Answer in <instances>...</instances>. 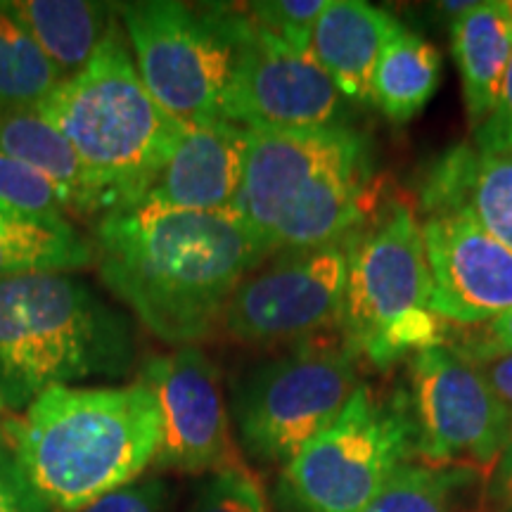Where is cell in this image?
<instances>
[{
    "label": "cell",
    "mask_w": 512,
    "mask_h": 512,
    "mask_svg": "<svg viewBox=\"0 0 512 512\" xmlns=\"http://www.w3.org/2000/svg\"><path fill=\"white\" fill-rule=\"evenodd\" d=\"M477 3H456V0H448V3H439V10L448 12V15H453V19H458L460 15H465L467 10L475 8Z\"/></svg>",
    "instance_id": "obj_34"
},
{
    "label": "cell",
    "mask_w": 512,
    "mask_h": 512,
    "mask_svg": "<svg viewBox=\"0 0 512 512\" xmlns=\"http://www.w3.org/2000/svg\"><path fill=\"white\" fill-rule=\"evenodd\" d=\"M223 119L247 131L347 126V100L311 48L268 34L247 15Z\"/></svg>",
    "instance_id": "obj_12"
},
{
    "label": "cell",
    "mask_w": 512,
    "mask_h": 512,
    "mask_svg": "<svg viewBox=\"0 0 512 512\" xmlns=\"http://www.w3.org/2000/svg\"><path fill=\"white\" fill-rule=\"evenodd\" d=\"M415 453L432 467L489 472L512 439V418L475 363L448 344L408 358Z\"/></svg>",
    "instance_id": "obj_11"
},
{
    "label": "cell",
    "mask_w": 512,
    "mask_h": 512,
    "mask_svg": "<svg viewBox=\"0 0 512 512\" xmlns=\"http://www.w3.org/2000/svg\"><path fill=\"white\" fill-rule=\"evenodd\" d=\"M467 470L432 465H403L377 494L366 512H453V494Z\"/></svg>",
    "instance_id": "obj_23"
},
{
    "label": "cell",
    "mask_w": 512,
    "mask_h": 512,
    "mask_svg": "<svg viewBox=\"0 0 512 512\" xmlns=\"http://www.w3.org/2000/svg\"><path fill=\"white\" fill-rule=\"evenodd\" d=\"M249 131L230 121L185 124L176 152L140 202L178 211H226L245 176Z\"/></svg>",
    "instance_id": "obj_15"
},
{
    "label": "cell",
    "mask_w": 512,
    "mask_h": 512,
    "mask_svg": "<svg viewBox=\"0 0 512 512\" xmlns=\"http://www.w3.org/2000/svg\"><path fill=\"white\" fill-rule=\"evenodd\" d=\"M136 325L74 273L0 280V399L22 413L53 387L117 380L136 363Z\"/></svg>",
    "instance_id": "obj_4"
},
{
    "label": "cell",
    "mask_w": 512,
    "mask_h": 512,
    "mask_svg": "<svg viewBox=\"0 0 512 512\" xmlns=\"http://www.w3.org/2000/svg\"><path fill=\"white\" fill-rule=\"evenodd\" d=\"M356 233L266 256L233 292L221 330L238 344L275 347L311 342L339 328Z\"/></svg>",
    "instance_id": "obj_10"
},
{
    "label": "cell",
    "mask_w": 512,
    "mask_h": 512,
    "mask_svg": "<svg viewBox=\"0 0 512 512\" xmlns=\"http://www.w3.org/2000/svg\"><path fill=\"white\" fill-rule=\"evenodd\" d=\"M171 489L159 477H140L112 494L83 508L81 512H166Z\"/></svg>",
    "instance_id": "obj_28"
},
{
    "label": "cell",
    "mask_w": 512,
    "mask_h": 512,
    "mask_svg": "<svg viewBox=\"0 0 512 512\" xmlns=\"http://www.w3.org/2000/svg\"><path fill=\"white\" fill-rule=\"evenodd\" d=\"M413 453L408 394L361 382L335 422L285 465L280 494L297 512H366Z\"/></svg>",
    "instance_id": "obj_8"
},
{
    "label": "cell",
    "mask_w": 512,
    "mask_h": 512,
    "mask_svg": "<svg viewBox=\"0 0 512 512\" xmlns=\"http://www.w3.org/2000/svg\"><path fill=\"white\" fill-rule=\"evenodd\" d=\"M95 264L93 242L72 221H48L0 207V280L74 273Z\"/></svg>",
    "instance_id": "obj_20"
},
{
    "label": "cell",
    "mask_w": 512,
    "mask_h": 512,
    "mask_svg": "<svg viewBox=\"0 0 512 512\" xmlns=\"http://www.w3.org/2000/svg\"><path fill=\"white\" fill-rule=\"evenodd\" d=\"M460 207L470 209L496 240L512 249V150L498 155L477 152Z\"/></svg>",
    "instance_id": "obj_24"
},
{
    "label": "cell",
    "mask_w": 512,
    "mask_h": 512,
    "mask_svg": "<svg viewBox=\"0 0 512 512\" xmlns=\"http://www.w3.org/2000/svg\"><path fill=\"white\" fill-rule=\"evenodd\" d=\"M361 356L342 344L311 339L249 368L233 384L230 415L240 446L256 463L287 465L330 427L361 387Z\"/></svg>",
    "instance_id": "obj_9"
},
{
    "label": "cell",
    "mask_w": 512,
    "mask_h": 512,
    "mask_svg": "<svg viewBox=\"0 0 512 512\" xmlns=\"http://www.w3.org/2000/svg\"><path fill=\"white\" fill-rule=\"evenodd\" d=\"M330 0H266L245 5L256 27L297 48H311V34Z\"/></svg>",
    "instance_id": "obj_27"
},
{
    "label": "cell",
    "mask_w": 512,
    "mask_h": 512,
    "mask_svg": "<svg viewBox=\"0 0 512 512\" xmlns=\"http://www.w3.org/2000/svg\"><path fill=\"white\" fill-rule=\"evenodd\" d=\"M140 380L157 396L162 444L155 465L202 475L240 463L216 363L200 347H181L145 361Z\"/></svg>",
    "instance_id": "obj_13"
},
{
    "label": "cell",
    "mask_w": 512,
    "mask_h": 512,
    "mask_svg": "<svg viewBox=\"0 0 512 512\" xmlns=\"http://www.w3.org/2000/svg\"><path fill=\"white\" fill-rule=\"evenodd\" d=\"M36 110L107 185L117 209L150 192L185 131L140 79L119 15L86 69L64 79Z\"/></svg>",
    "instance_id": "obj_5"
},
{
    "label": "cell",
    "mask_w": 512,
    "mask_h": 512,
    "mask_svg": "<svg viewBox=\"0 0 512 512\" xmlns=\"http://www.w3.org/2000/svg\"><path fill=\"white\" fill-rule=\"evenodd\" d=\"M0 512H53L31 489L22 467L0 441Z\"/></svg>",
    "instance_id": "obj_29"
},
{
    "label": "cell",
    "mask_w": 512,
    "mask_h": 512,
    "mask_svg": "<svg viewBox=\"0 0 512 512\" xmlns=\"http://www.w3.org/2000/svg\"><path fill=\"white\" fill-rule=\"evenodd\" d=\"M475 150L482 155H498V152L512 150V57L496 110L475 131Z\"/></svg>",
    "instance_id": "obj_30"
},
{
    "label": "cell",
    "mask_w": 512,
    "mask_h": 512,
    "mask_svg": "<svg viewBox=\"0 0 512 512\" xmlns=\"http://www.w3.org/2000/svg\"><path fill=\"white\" fill-rule=\"evenodd\" d=\"M117 15L152 98L181 124L221 121L245 5L138 0L117 5Z\"/></svg>",
    "instance_id": "obj_7"
},
{
    "label": "cell",
    "mask_w": 512,
    "mask_h": 512,
    "mask_svg": "<svg viewBox=\"0 0 512 512\" xmlns=\"http://www.w3.org/2000/svg\"><path fill=\"white\" fill-rule=\"evenodd\" d=\"M102 283L169 347H197L221 330L238 285L266 252L233 211H178L136 202L93 228Z\"/></svg>",
    "instance_id": "obj_1"
},
{
    "label": "cell",
    "mask_w": 512,
    "mask_h": 512,
    "mask_svg": "<svg viewBox=\"0 0 512 512\" xmlns=\"http://www.w3.org/2000/svg\"><path fill=\"white\" fill-rule=\"evenodd\" d=\"M475 366L482 370L484 377L491 384V389H494L498 399L503 401V406L508 408L512 418V351L484 358V361L475 363Z\"/></svg>",
    "instance_id": "obj_33"
},
{
    "label": "cell",
    "mask_w": 512,
    "mask_h": 512,
    "mask_svg": "<svg viewBox=\"0 0 512 512\" xmlns=\"http://www.w3.org/2000/svg\"><path fill=\"white\" fill-rule=\"evenodd\" d=\"M470 335H465L460 347H451L458 356H463L465 361L479 363L484 358L494 354H505L512 351V311L503 313L489 323L472 325Z\"/></svg>",
    "instance_id": "obj_31"
},
{
    "label": "cell",
    "mask_w": 512,
    "mask_h": 512,
    "mask_svg": "<svg viewBox=\"0 0 512 512\" xmlns=\"http://www.w3.org/2000/svg\"><path fill=\"white\" fill-rule=\"evenodd\" d=\"M403 27L366 0H330L311 34V53L344 100L370 102V81L384 48Z\"/></svg>",
    "instance_id": "obj_16"
},
{
    "label": "cell",
    "mask_w": 512,
    "mask_h": 512,
    "mask_svg": "<svg viewBox=\"0 0 512 512\" xmlns=\"http://www.w3.org/2000/svg\"><path fill=\"white\" fill-rule=\"evenodd\" d=\"M0 155L27 164L46 178L60 192L69 216H102L117 209L107 185L38 110L0 114Z\"/></svg>",
    "instance_id": "obj_17"
},
{
    "label": "cell",
    "mask_w": 512,
    "mask_h": 512,
    "mask_svg": "<svg viewBox=\"0 0 512 512\" xmlns=\"http://www.w3.org/2000/svg\"><path fill=\"white\" fill-rule=\"evenodd\" d=\"M5 411H8V408H5L3 399H0V432H3V425H5Z\"/></svg>",
    "instance_id": "obj_35"
},
{
    "label": "cell",
    "mask_w": 512,
    "mask_h": 512,
    "mask_svg": "<svg viewBox=\"0 0 512 512\" xmlns=\"http://www.w3.org/2000/svg\"><path fill=\"white\" fill-rule=\"evenodd\" d=\"M62 81L22 22L0 3V114L36 110Z\"/></svg>",
    "instance_id": "obj_22"
},
{
    "label": "cell",
    "mask_w": 512,
    "mask_h": 512,
    "mask_svg": "<svg viewBox=\"0 0 512 512\" xmlns=\"http://www.w3.org/2000/svg\"><path fill=\"white\" fill-rule=\"evenodd\" d=\"M5 5L62 79L86 69L117 19V5L91 0H8Z\"/></svg>",
    "instance_id": "obj_19"
},
{
    "label": "cell",
    "mask_w": 512,
    "mask_h": 512,
    "mask_svg": "<svg viewBox=\"0 0 512 512\" xmlns=\"http://www.w3.org/2000/svg\"><path fill=\"white\" fill-rule=\"evenodd\" d=\"M0 207L48 221H69L60 192L31 166L0 155Z\"/></svg>",
    "instance_id": "obj_25"
},
{
    "label": "cell",
    "mask_w": 512,
    "mask_h": 512,
    "mask_svg": "<svg viewBox=\"0 0 512 512\" xmlns=\"http://www.w3.org/2000/svg\"><path fill=\"white\" fill-rule=\"evenodd\" d=\"M430 299L422 223L411 204L392 200L356 233L339 325L344 342L377 368L444 344V320Z\"/></svg>",
    "instance_id": "obj_6"
},
{
    "label": "cell",
    "mask_w": 512,
    "mask_h": 512,
    "mask_svg": "<svg viewBox=\"0 0 512 512\" xmlns=\"http://www.w3.org/2000/svg\"><path fill=\"white\" fill-rule=\"evenodd\" d=\"M486 498L496 512H512V439L505 444L501 456L489 470Z\"/></svg>",
    "instance_id": "obj_32"
},
{
    "label": "cell",
    "mask_w": 512,
    "mask_h": 512,
    "mask_svg": "<svg viewBox=\"0 0 512 512\" xmlns=\"http://www.w3.org/2000/svg\"><path fill=\"white\" fill-rule=\"evenodd\" d=\"M441 81V55L430 41L401 29L377 62L370 102L394 124H408L425 110Z\"/></svg>",
    "instance_id": "obj_21"
},
{
    "label": "cell",
    "mask_w": 512,
    "mask_h": 512,
    "mask_svg": "<svg viewBox=\"0 0 512 512\" xmlns=\"http://www.w3.org/2000/svg\"><path fill=\"white\" fill-rule=\"evenodd\" d=\"M370 143L347 126L249 131L233 211L261 249L328 245L363 228L375 204Z\"/></svg>",
    "instance_id": "obj_3"
},
{
    "label": "cell",
    "mask_w": 512,
    "mask_h": 512,
    "mask_svg": "<svg viewBox=\"0 0 512 512\" xmlns=\"http://www.w3.org/2000/svg\"><path fill=\"white\" fill-rule=\"evenodd\" d=\"M451 48L463 81L472 133L496 110L512 57V12L508 0L477 3L451 22Z\"/></svg>",
    "instance_id": "obj_18"
},
{
    "label": "cell",
    "mask_w": 512,
    "mask_h": 512,
    "mask_svg": "<svg viewBox=\"0 0 512 512\" xmlns=\"http://www.w3.org/2000/svg\"><path fill=\"white\" fill-rule=\"evenodd\" d=\"M188 512H268L266 491L259 477L242 463H233L197 489Z\"/></svg>",
    "instance_id": "obj_26"
},
{
    "label": "cell",
    "mask_w": 512,
    "mask_h": 512,
    "mask_svg": "<svg viewBox=\"0 0 512 512\" xmlns=\"http://www.w3.org/2000/svg\"><path fill=\"white\" fill-rule=\"evenodd\" d=\"M0 441L50 510L81 512L155 465L162 415L140 377L121 387H53L5 420Z\"/></svg>",
    "instance_id": "obj_2"
},
{
    "label": "cell",
    "mask_w": 512,
    "mask_h": 512,
    "mask_svg": "<svg viewBox=\"0 0 512 512\" xmlns=\"http://www.w3.org/2000/svg\"><path fill=\"white\" fill-rule=\"evenodd\" d=\"M422 242L432 280L430 309L439 320L472 328L512 311V249L470 209L425 214Z\"/></svg>",
    "instance_id": "obj_14"
}]
</instances>
